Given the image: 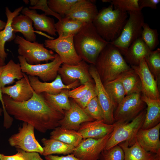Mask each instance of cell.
Segmentation results:
<instances>
[{
	"instance_id": "6da1fadb",
	"label": "cell",
	"mask_w": 160,
	"mask_h": 160,
	"mask_svg": "<svg viewBox=\"0 0 160 160\" xmlns=\"http://www.w3.org/2000/svg\"><path fill=\"white\" fill-rule=\"evenodd\" d=\"M5 109L16 119L32 125L39 132L44 133L60 126L64 115L51 107L41 94L34 91L32 97L23 102H17L7 95H3Z\"/></svg>"
},
{
	"instance_id": "7a4b0ae2",
	"label": "cell",
	"mask_w": 160,
	"mask_h": 160,
	"mask_svg": "<svg viewBox=\"0 0 160 160\" xmlns=\"http://www.w3.org/2000/svg\"><path fill=\"white\" fill-rule=\"evenodd\" d=\"M74 47L82 60L95 65L101 51L109 42L100 35L92 23H85L73 37Z\"/></svg>"
},
{
	"instance_id": "3957f363",
	"label": "cell",
	"mask_w": 160,
	"mask_h": 160,
	"mask_svg": "<svg viewBox=\"0 0 160 160\" xmlns=\"http://www.w3.org/2000/svg\"><path fill=\"white\" fill-rule=\"evenodd\" d=\"M127 17V12L114 9L111 5L98 12L92 23L102 38L111 42L120 34Z\"/></svg>"
},
{
	"instance_id": "277c9868",
	"label": "cell",
	"mask_w": 160,
	"mask_h": 160,
	"mask_svg": "<svg viewBox=\"0 0 160 160\" xmlns=\"http://www.w3.org/2000/svg\"><path fill=\"white\" fill-rule=\"evenodd\" d=\"M95 65L103 84L115 80L131 68L120 51L110 43L101 51Z\"/></svg>"
},
{
	"instance_id": "5b68a950",
	"label": "cell",
	"mask_w": 160,
	"mask_h": 160,
	"mask_svg": "<svg viewBox=\"0 0 160 160\" xmlns=\"http://www.w3.org/2000/svg\"><path fill=\"white\" fill-rule=\"evenodd\" d=\"M129 17L119 36L114 41L109 42L124 55L131 44L141 37L143 26L145 23L141 11L127 12Z\"/></svg>"
},
{
	"instance_id": "8992f818",
	"label": "cell",
	"mask_w": 160,
	"mask_h": 160,
	"mask_svg": "<svg viewBox=\"0 0 160 160\" xmlns=\"http://www.w3.org/2000/svg\"><path fill=\"white\" fill-rule=\"evenodd\" d=\"M146 112L144 109L129 122L116 123L105 149H108L124 142L128 143L129 146L133 144L137 134L143 124Z\"/></svg>"
},
{
	"instance_id": "52a82bcc",
	"label": "cell",
	"mask_w": 160,
	"mask_h": 160,
	"mask_svg": "<svg viewBox=\"0 0 160 160\" xmlns=\"http://www.w3.org/2000/svg\"><path fill=\"white\" fill-rule=\"evenodd\" d=\"M18 45V52L27 62L31 65L39 64L41 62L53 60L55 54L52 50L45 48L43 44L26 40L23 37L17 35L14 40Z\"/></svg>"
},
{
	"instance_id": "ba28073f",
	"label": "cell",
	"mask_w": 160,
	"mask_h": 160,
	"mask_svg": "<svg viewBox=\"0 0 160 160\" xmlns=\"http://www.w3.org/2000/svg\"><path fill=\"white\" fill-rule=\"evenodd\" d=\"M17 58L23 73L28 76L38 77L44 82L53 81L58 75V70L63 63L57 53L52 61L43 64L31 65L23 57L19 55Z\"/></svg>"
},
{
	"instance_id": "9c48e42d",
	"label": "cell",
	"mask_w": 160,
	"mask_h": 160,
	"mask_svg": "<svg viewBox=\"0 0 160 160\" xmlns=\"http://www.w3.org/2000/svg\"><path fill=\"white\" fill-rule=\"evenodd\" d=\"M145 105L142 99L141 93L126 96L114 111V123L129 122L145 109Z\"/></svg>"
},
{
	"instance_id": "30bf717a",
	"label": "cell",
	"mask_w": 160,
	"mask_h": 160,
	"mask_svg": "<svg viewBox=\"0 0 160 160\" xmlns=\"http://www.w3.org/2000/svg\"><path fill=\"white\" fill-rule=\"evenodd\" d=\"M74 36H59L56 39H46L44 45L46 47L56 52L63 63L76 65L82 60L75 50L73 41Z\"/></svg>"
},
{
	"instance_id": "8fae6325",
	"label": "cell",
	"mask_w": 160,
	"mask_h": 160,
	"mask_svg": "<svg viewBox=\"0 0 160 160\" xmlns=\"http://www.w3.org/2000/svg\"><path fill=\"white\" fill-rule=\"evenodd\" d=\"M34 128L31 125L23 122L17 133L9 138L8 142L12 147L27 152H37L42 155L43 149L36 138Z\"/></svg>"
},
{
	"instance_id": "7c38bea8",
	"label": "cell",
	"mask_w": 160,
	"mask_h": 160,
	"mask_svg": "<svg viewBox=\"0 0 160 160\" xmlns=\"http://www.w3.org/2000/svg\"><path fill=\"white\" fill-rule=\"evenodd\" d=\"M89 71L95 82L97 96L103 113V121L113 124L114 123L113 112L116 106L106 91L94 65H89Z\"/></svg>"
},
{
	"instance_id": "4fadbf2b",
	"label": "cell",
	"mask_w": 160,
	"mask_h": 160,
	"mask_svg": "<svg viewBox=\"0 0 160 160\" xmlns=\"http://www.w3.org/2000/svg\"><path fill=\"white\" fill-rule=\"evenodd\" d=\"M112 133L100 139H83L75 148L73 153L81 160H98L100 153L105 149Z\"/></svg>"
},
{
	"instance_id": "5bb4252c",
	"label": "cell",
	"mask_w": 160,
	"mask_h": 160,
	"mask_svg": "<svg viewBox=\"0 0 160 160\" xmlns=\"http://www.w3.org/2000/svg\"><path fill=\"white\" fill-rule=\"evenodd\" d=\"M89 65L84 61L81 60L76 65L63 63L59 68L58 74L63 83L66 85L79 80L81 84L93 81L89 71Z\"/></svg>"
},
{
	"instance_id": "9a60e30c",
	"label": "cell",
	"mask_w": 160,
	"mask_h": 160,
	"mask_svg": "<svg viewBox=\"0 0 160 160\" xmlns=\"http://www.w3.org/2000/svg\"><path fill=\"white\" fill-rule=\"evenodd\" d=\"M139 76L141 84L142 95L149 99L160 100V94L157 83L149 71L145 59L138 65H131Z\"/></svg>"
},
{
	"instance_id": "2e32d148",
	"label": "cell",
	"mask_w": 160,
	"mask_h": 160,
	"mask_svg": "<svg viewBox=\"0 0 160 160\" xmlns=\"http://www.w3.org/2000/svg\"><path fill=\"white\" fill-rule=\"evenodd\" d=\"M30 84L34 92L40 94L46 93L52 95L58 94L64 89H74L79 86L80 83L77 80L70 84L66 85L63 82L60 76L58 74L56 78L50 82H42L37 76H28Z\"/></svg>"
},
{
	"instance_id": "e0dca14e",
	"label": "cell",
	"mask_w": 160,
	"mask_h": 160,
	"mask_svg": "<svg viewBox=\"0 0 160 160\" xmlns=\"http://www.w3.org/2000/svg\"><path fill=\"white\" fill-rule=\"evenodd\" d=\"M70 109L65 111L63 118L60 121V127L77 131L84 122L95 120L88 115L74 100L70 101Z\"/></svg>"
},
{
	"instance_id": "ac0fdd59",
	"label": "cell",
	"mask_w": 160,
	"mask_h": 160,
	"mask_svg": "<svg viewBox=\"0 0 160 160\" xmlns=\"http://www.w3.org/2000/svg\"><path fill=\"white\" fill-rule=\"evenodd\" d=\"M98 13L94 1L89 0H78L64 17L85 23H92Z\"/></svg>"
},
{
	"instance_id": "d6986e66",
	"label": "cell",
	"mask_w": 160,
	"mask_h": 160,
	"mask_svg": "<svg viewBox=\"0 0 160 160\" xmlns=\"http://www.w3.org/2000/svg\"><path fill=\"white\" fill-rule=\"evenodd\" d=\"M160 123L150 129H140L137 134L135 140L146 151L160 155Z\"/></svg>"
},
{
	"instance_id": "ffe728a7",
	"label": "cell",
	"mask_w": 160,
	"mask_h": 160,
	"mask_svg": "<svg viewBox=\"0 0 160 160\" xmlns=\"http://www.w3.org/2000/svg\"><path fill=\"white\" fill-rule=\"evenodd\" d=\"M23 77L11 86L1 88L3 95L9 96L17 102H23L30 99L32 96L33 90L29 82L28 76L23 73Z\"/></svg>"
},
{
	"instance_id": "44dd1931",
	"label": "cell",
	"mask_w": 160,
	"mask_h": 160,
	"mask_svg": "<svg viewBox=\"0 0 160 160\" xmlns=\"http://www.w3.org/2000/svg\"><path fill=\"white\" fill-rule=\"evenodd\" d=\"M116 124H112L105 123L103 120L89 121L82 124L78 132L80 133L83 139L102 138L113 131Z\"/></svg>"
},
{
	"instance_id": "7402d4cb",
	"label": "cell",
	"mask_w": 160,
	"mask_h": 160,
	"mask_svg": "<svg viewBox=\"0 0 160 160\" xmlns=\"http://www.w3.org/2000/svg\"><path fill=\"white\" fill-rule=\"evenodd\" d=\"M23 15L29 17L33 21L34 28L37 30L47 32L52 36H56L54 20L44 13L39 14L35 9L23 8L21 11Z\"/></svg>"
},
{
	"instance_id": "603a6c76",
	"label": "cell",
	"mask_w": 160,
	"mask_h": 160,
	"mask_svg": "<svg viewBox=\"0 0 160 160\" xmlns=\"http://www.w3.org/2000/svg\"><path fill=\"white\" fill-rule=\"evenodd\" d=\"M23 8V6H20L12 12L8 7L5 8V13L7 19L6 24L4 28L0 31V58L4 61L8 55L5 51V44L7 42L14 40L16 36L11 26L12 20L19 15Z\"/></svg>"
},
{
	"instance_id": "cb8c5ba5",
	"label": "cell",
	"mask_w": 160,
	"mask_h": 160,
	"mask_svg": "<svg viewBox=\"0 0 160 160\" xmlns=\"http://www.w3.org/2000/svg\"><path fill=\"white\" fill-rule=\"evenodd\" d=\"M118 145L124 152V160H160V155L146 151L136 141L130 146L126 142L121 143Z\"/></svg>"
},
{
	"instance_id": "d4e9b609",
	"label": "cell",
	"mask_w": 160,
	"mask_h": 160,
	"mask_svg": "<svg viewBox=\"0 0 160 160\" xmlns=\"http://www.w3.org/2000/svg\"><path fill=\"white\" fill-rule=\"evenodd\" d=\"M151 51L141 37L135 40L124 54V59L131 65H138L145 58Z\"/></svg>"
},
{
	"instance_id": "484cf974",
	"label": "cell",
	"mask_w": 160,
	"mask_h": 160,
	"mask_svg": "<svg viewBox=\"0 0 160 160\" xmlns=\"http://www.w3.org/2000/svg\"><path fill=\"white\" fill-rule=\"evenodd\" d=\"M33 24V21L29 17L21 14L14 18L11 26L15 33H21L25 39L33 42L36 41V36Z\"/></svg>"
},
{
	"instance_id": "4316f807",
	"label": "cell",
	"mask_w": 160,
	"mask_h": 160,
	"mask_svg": "<svg viewBox=\"0 0 160 160\" xmlns=\"http://www.w3.org/2000/svg\"><path fill=\"white\" fill-rule=\"evenodd\" d=\"M141 98L147 106L145 120L141 128L146 129L160 123V100L149 99L141 95Z\"/></svg>"
},
{
	"instance_id": "83f0119b",
	"label": "cell",
	"mask_w": 160,
	"mask_h": 160,
	"mask_svg": "<svg viewBox=\"0 0 160 160\" xmlns=\"http://www.w3.org/2000/svg\"><path fill=\"white\" fill-rule=\"evenodd\" d=\"M115 80L121 83L124 88L126 96L134 93H141V84L140 78L131 68L121 73Z\"/></svg>"
},
{
	"instance_id": "f1b7e54d",
	"label": "cell",
	"mask_w": 160,
	"mask_h": 160,
	"mask_svg": "<svg viewBox=\"0 0 160 160\" xmlns=\"http://www.w3.org/2000/svg\"><path fill=\"white\" fill-rule=\"evenodd\" d=\"M50 133V138L77 147L83 140L81 134L77 131L66 129L58 126Z\"/></svg>"
},
{
	"instance_id": "f546056e",
	"label": "cell",
	"mask_w": 160,
	"mask_h": 160,
	"mask_svg": "<svg viewBox=\"0 0 160 160\" xmlns=\"http://www.w3.org/2000/svg\"><path fill=\"white\" fill-rule=\"evenodd\" d=\"M64 89L60 93L52 95L46 93L42 94L46 102L51 107L64 115L65 111L69 110L71 106L68 91Z\"/></svg>"
},
{
	"instance_id": "4dcf8cb0",
	"label": "cell",
	"mask_w": 160,
	"mask_h": 160,
	"mask_svg": "<svg viewBox=\"0 0 160 160\" xmlns=\"http://www.w3.org/2000/svg\"><path fill=\"white\" fill-rule=\"evenodd\" d=\"M43 147L42 155L45 156L55 154L67 155L73 153L75 147L60 141L44 138L41 140Z\"/></svg>"
},
{
	"instance_id": "1f68e13d",
	"label": "cell",
	"mask_w": 160,
	"mask_h": 160,
	"mask_svg": "<svg viewBox=\"0 0 160 160\" xmlns=\"http://www.w3.org/2000/svg\"><path fill=\"white\" fill-rule=\"evenodd\" d=\"M23 77L19 63H15L10 60L4 66L0 76V87H4L7 85L13 84L15 80H19Z\"/></svg>"
},
{
	"instance_id": "d6a6232c",
	"label": "cell",
	"mask_w": 160,
	"mask_h": 160,
	"mask_svg": "<svg viewBox=\"0 0 160 160\" xmlns=\"http://www.w3.org/2000/svg\"><path fill=\"white\" fill-rule=\"evenodd\" d=\"M85 24L71 18L64 17L55 23V27L59 36H66L76 34Z\"/></svg>"
},
{
	"instance_id": "836d02e7",
	"label": "cell",
	"mask_w": 160,
	"mask_h": 160,
	"mask_svg": "<svg viewBox=\"0 0 160 160\" xmlns=\"http://www.w3.org/2000/svg\"><path fill=\"white\" fill-rule=\"evenodd\" d=\"M103 84L109 97L116 107L126 96L123 85L116 80Z\"/></svg>"
},
{
	"instance_id": "e575fe53",
	"label": "cell",
	"mask_w": 160,
	"mask_h": 160,
	"mask_svg": "<svg viewBox=\"0 0 160 160\" xmlns=\"http://www.w3.org/2000/svg\"><path fill=\"white\" fill-rule=\"evenodd\" d=\"M144 59L148 68L158 86L160 78V49L158 48L155 51H151Z\"/></svg>"
},
{
	"instance_id": "d590c367",
	"label": "cell",
	"mask_w": 160,
	"mask_h": 160,
	"mask_svg": "<svg viewBox=\"0 0 160 160\" xmlns=\"http://www.w3.org/2000/svg\"><path fill=\"white\" fill-rule=\"evenodd\" d=\"M158 35L157 29L151 28L148 24L144 23L141 38L151 51H153L159 44Z\"/></svg>"
},
{
	"instance_id": "8d00e7d4",
	"label": "cell",
	"mask_w": 160,
	"mask_h": 160,
	"mask_svg": "<svg viewBox=\"0 0 160 160\" xmlns=\"http://www.w3.org/2000/svg\"><path fill=\"white\" fill-rule=\"evenodd\" d=\"M78 0H48L47 3L50 8L62 18Z\"/></svg>"
},
{
	"instance_id": "74e56055",
	"label": "cell",
	"mask_w": 160,
	"mask_h": 160,
	"mask_svg": "<svg viewBox=\"0 0 160 160\" xmlns=\"http://www.w3.org/2000/svg\"><path fill=\"white\" fill-rule=\"evenodd\" d=\"M83 109L88 115L95 120L103 119V111L97 96L92 99Z\"/></svg>"
},
{
	"instance_id": "f35d334b",
	"label": "cell",
	"mask_w": 160,
	"mask_h": 160,
	"mask_svg": "<svg viewBox=\"0 0 160 160\" xmlns=\"http://www.w3.org/2000/svg\"><path fill=\"white\" fill-rule=\"evenodd\" d=\"M124 154L121 148L117 145L108 149H104L98 160H124Z\"/></svg>"
},
{
	"instance_id": "ab89813d",
	"label": "cell",
	"mask_w": 160,
	"mask_h": 160,
	"mask_svg": "<svg viewBox=\"0 0 160 160\" xmlns=\"http://www.w3.org/2000/svg\"><path fill=\"white\" fill-rule=\"evenodd\" d=\"M139 0H111V5L114 8L122 11L128 12L140 10L139 6Z\"/></svg>"
},
{
	"instance_id": "60d3db41",
	"label": "cell",
	"mask_w": 160,
	"mask_h": 160,
	"mask_svg": "<svg viewBox=\"0 0 160 160\" xmlns=\"http://www.w3.org/2000/svg\"><path fill=\"white\" fill-rule=\"evenodd\" d=\"M97 96L95 84L92 82L88 91L84 95L79 99L74 100L81 108L84 109L89 102Z\"/></svg>"
},
{
	"instance_id": "b9f144b4",
	"label": "cell",
	"mask_w": 160,
	"mask_h": 160,
	"mask_svg": "<svg viewBox=\"0 0 160 160\" xmlns=\"http://www.w3.org/2000/svg\"><path fill=\"white\" fill-rule=\"evenodd\" d=\"M29 9H40L44 12V14L47 15H52L56 17L58 20H60L62 17L59 15L53 12L49 7L47 0H38L35 5L34 6H29Z\"/></svg>"
},
{
	"instance_id": "7bdbcfd3",
	"label": "cell",
	"mask_w": 160,
	"mask_h": 160,
	"mask_svg": "<svg viewBox=\"0 0 160 160\" xmlns=\"http://www.w3.org/2000/svg\"><path fill=\"white\" fill-rule=\"evenodd\" d=\"M93 82V81L88 82L72 90H69L68 93L69 97L73 100L80 98L87 92L91 84Z\"/></svg>"
},
{
	"instance_id": "ee69618b",
	"label": "cell",
	"mask_w": 160,
	"mask_h": 160,
	"mask_svg": "<svg viewBox=\"0 0 160 160\" xmlns=\"http://www.w3.org/2000/svg\"><path fill=\"white\" fill-rule=\"evenodd\" d=\"M4 66L0 67V76L1 72L4 67ZM0 101L2 104V108L4 113V119L3 121V126L6 129H8L10 128L12 125L13 121V119L7 113L5 109L3 100V94L1 91V88L0 87Z\"/></svg>"
},
{
	"instance_id": "f6af8a7d",
	"label": "cell",
	"mask_w": 160,
	"mask_h": 160,
	"mask_svg": "<svg viewBox=\"0 0 160 160\" xmlns=\"http://www.w3.org/2000/svg\"><path fill=\"white\" fill-rule=\"evenodd\" d=\"M160 0H139V10L141 11L145 7H149L152 9H157V5L160 2Z\"/></svg>"
},
{
	"instance_id": "bcb514c9",
	"label": "cell",
	"mask_w": 160,
	"mask_h": 160,
	"mask_svg": "<svg viewBox=\"0 0 160 160\" xmlns=\"http://www.w3.org/2000/svg\"><path fill=\"white\" fill-rule=\"evenodd\" d=\"M46 160H81L73 153L65 156H58L53 155L44 156Z\"/></svg>"
},
{
	"instance_id": "7dc6e473",
	"label": "cell",
	"mask_w": 160,
	"mask_h": 160,
	"mask_svg": "<svg viewBox=\"0 0 160 160\" xmlns=\"http://www.w3.org/2000/svg\"><path fill=\"white\" fill-rule=\"evenodd\" d=\"M22 154L25 160H44L37 152H27L21 149H17Z\"/></svg>"
},
{
	"instance_id": "c3c4849f",
	"label": "cell",
	"mask_w": 160,
	"mask_h": 160,
	"mask_svg": "<svg viewBox=\"0 0 160 160\" xmlns=\"http://www.w3.org/2000/svg\"><path fill=\"white\" fill-rule=\"evenodd\" d=\"M15 154L7 156L0 153V160H25L22 153L19 151Z\"/></svg>"
},
{
	"instance_id": "681fc988",
	"label": "cell",
	"mask_w": 160,
	"mask_h": 160,
	"mask_svg": "<svg viewBox=\"0 0 160 160\" xmlns=\"http://www.w3.org/2000/svg\"><path fill=\"white\" fill-rule=\"evenodd\" d=\"M6 23L0 19V31L3 30L6 26Z\"/></svg>"
},
{
	"instance_id": "f907efd6",
	"label": "cell",
	"mask_w": 160,
	"mask_h": 160,
	"mask_svg": "<svg viewBox=\"0 0 160 160\" xmlns=\"http://www.w3.org/2000/svg\"><path fill=\"white\" fill-rule=\"evenodd\" d=\"M29 1L31 6H34L37 3L38 0H30Z\"/></svg>"
},
{
	"instance_id": "816d5d0a",
	"label": "cell",
	"mask_w": 160,
	"mask_h": 160,
	"mask_svg": "<svg viewBox=\"0 0 160 160\" xmlns=\"http://www.w3.org/2000/svg\"><path fill=\"white\" fill-rule=\"evenodd\" d=\"M5 61H3L0 58V67L4 66L6 65Z\"/></svg>"
},
{
	"instance_id": "f5cc1de1",
	"label": "cell",
	"mask_w": 160,
	"mask_h": 160,
	"mask_svg": "<svg viewBox=\"0 0 160 160\" xmlns=\"http://www.w3.org/2000/svg\"><path fill=\"white\" fill-rule=\"evenodd\" d=\"M23 1L26 4H28L30 2V1L28 0H23Z\"/></svg>"
},
{
	"instance_id": "db71d44e",
	"label": "cell",
	"mask_w": 160,
	"mask_h": 160,
	"mask_svg": "<svg viewBox=\"0 0 160 160\" xmlns=\"http://www.w3.org/2000/svg\"><path fill=\"white\" fill-rule=\"evenodd\" d=\"M111 0H102V1L104 2H110L111 3Z\"/></svg>"
},
{
	"instance_id": "11a10c76",
	"label": "cell",
	"mask_w": 160,
	"mask_h": 160,
	"mask_svg": "<svg viewBox=\"0 0 160 160\" xmlns=\"http://www.w3.org/2000/svg\"><path fill=\"white\" fill-rule=\"evenodd\" d=\"M3 112V110L2 108L0 107V117L1 116L2 113Z\"/></svg>"
}]
</instances>
